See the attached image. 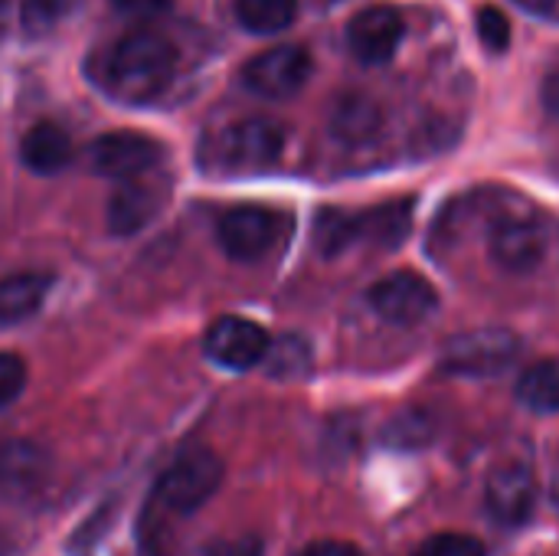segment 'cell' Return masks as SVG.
<instances>
[{
    "mask_svg": "<svg viewBox=\"0 0 559 556\" xmlns=\"http://www.w3.org/2000/svg\"><path fill=\"white\" fill-rule=\"evenodd\" d=\"M3 3H7V0H0V7H3Z\"/></svg>",
    "mask_w": 559,
    "mask_h": 556,
    "instance_id": "32",
    "label": "cell"
},
{
    "mask_svg": "<svg viewBox=\"0 0 559 556\" xmlns=\"http://www.w3.org/2000/svg\"><path fill=\"white\" fill-rule=\"evenodd\" d=\"M311 52L305 46L285 43V46H272L265 52H259L255 59H249L242 82L259 95V98H292L298 95L308 79H311Z\"/></svg>",
    "mask_w": 559,
    "mask_h": 556,
    "instance_id": "6",
    "label": "cell"
},
{
    "mask_svg": "<svg viewBox=\"0 0 559 556\" xmlns=\"http://www.w3.org/2000/svg\"><path fill=\"white\" fill-rule=\"evenodd\" d=\"M524 10L544 16V20H559V0H518Z\"/></svg>",
    "mask_w": 559,
    "mask_h": 556,
    "instance_id": "31",
    "label": "cell"
},
{
    "mask_svg": "<svg viewBox=\"0 0 559 556\" xmlns=\"http://www.w3.org/2000/svg\"><path fill=\"white\" fill-rule=\"evenodd\" d=\"M370 308L383 321L409 328V324L426 321L439 308V292H436V285L426 275H419L413 269H403V272L383 275L370 288Z\"/></svg>",
    "mask_w": 559,
    "mask_h": 556,
    "instance_id": "7",
    "label": "cell"
},
{
    "mask_svg": "<svg viewBox=\"0 0 559 556\" xmlns=\"http://www.w3.org/2000/svg\"><path fill=\"white\" fill-rule=\"evenodd\" d=\"M485 505L495 521L518 528L537 508V478L524 462H504L491 472L485 485Z\"/></svg>",
    "mask_w": 559,
    "mask_h": 556,
    "instance_id": "11",
    "label": "cell"
},
{
    "mask_svg": "<svg viewBox=\"0 0 559 556\" xmlns=\"http://www.w3.org/2000/svg\"><path fill=\"white\" fill-rule=\"evenodd\" d=\"M314 242L324 256H337L347 246L360 242V213H341V210H324L314 226Z\"/></svg>",
    "mask_w": 559,
    "mask_h": 556,
    "instance_id": "20",
    "label": "cell"
},
{
    "mask_svg": "<svg viewBox=\"0 0 559 556\" xmlns=\"http://www.w3.org/2000/svg\"><path fill=\"white\" fill-rule=\"evenodd\" d=\"M295 16H298V0H236V20L259 36L288 29Z\"/></svg>",
    "mask_w": 559,
    "mask_h": 556,
    "instance_id": "18",
    "label": "cell"
},
{
    "mask_svg": "<svg viewBox=\"0 0 559 556\" xmlns=\"http://www.w3.org/2000/svg\"><path fill=\"white\" fill-rule=\"evenodd\" d=\"M383 439H386V446H393L400 452H419L423 446H429L436 439V419L429 413L406 410L396 419H390Z\"/></svg>",
    "mask_w": 559,
    "mask_h": 556,
    "instance_id": "21",
    "label": "cell"
},
{
    "mask_svg": "<svg viewBox=\"0 0 559 556\" xmlns=\"http://www.w3.org/2000/svg\"><path fill=\"white\" fill-rule=\"evenodd\" d=\"M269 347V334L249 318L226 315L206 331V357L226 370H252L265 360Z\"/></svg>",
    "mask_w": 559,
    "mask_h": 556,
    "instance_id": "10",
    "label": "cell"
},
{
    "mask_svg": "<svg viewBox=\"0 0 559 556\" xmlns=\"http://www.w3.org/2000/svg\"><path fill=\"white\" fill-rule=\"evenodd\" d=\"M518 400L531 413H559V357H544L521 374Z\"/></svg>",
    "mask_w": 559,
    "mask_h": 556,
    "instance_id": "17",
    "label": "cell"
},
{
    "mask_svg": "<svg viewBox=\"0 0 559 556\" xmlns=\"http://www.w3.org/2000/svg\"><path fill=\"white\" fill-rule=\"evenodd\" d=\"M52 279L46 272H16L0 279V321L13 324L39 311Z\"/></svg>",
    "mask_w": 559,
    "mask_h": 556,
    "instance_id": "15",
    "label": "cell"
},
{
    "mask_svg": "<svg viewBox=\"0 0 559 556\" xmlns=\"http://www.w3.org/2000/svg\"><path fill=\"white\" fill-rule=\"evenodd\" d=\"M416 556H488L485 544L472 534H455V531H445V534H436L429 537Z\"/></svg>",
    "mask_w": 559,
    "mask_h": 556,
    "instance_id": "23",
    "label": "cell"
},
{
    "mask_svg": "<svg viewBox=\"0 0 559 556\" xmlns=\"http://www.w3.org/2000/svg\"><path fill=\"white\" fill-rule=\"evenodd\" d=\"M298 556H364L354 544H344V541H318V544H308Z\"/></svg>",
    "mask_w": 559,
    "mask_h": 556,
    "instance_id": "29",
    "label": "cell"
},
{
    "mask_svg": "<svg viewBox=\"0 0 559 556\" xmlns=\"http://www.w3.org/2000/svg\"><path fill=\"white\" fill-rule=\"evenodd\" d=\"M26 383V364L16 354H0V410L10 406Z\"/></svg>",
    "mask_w": 559,
    "mask_h": 556,
    "instance_id": "26",
    "label": "cell"
},
{
    "mask_svg": "<svg viewBox=\"0 0 559 556\" xmlns=\"http://www.w3.org/2000/svg\"><path fill=\"white\" fill-rule=\"evenodd\" d=\"M331 128L341 141H367L380 128V108L364 95H347L337 102Z\"/></svg>",
    "mask_w": 559,
    "mask_h": 556,
    "instance_id": "19",
    "label": "cell"
},
{
    "mask_svg": "<svg viewBox=\"0 0 559 556\" xmlns=\"http://www.w3.org/2000/svg\"><path fill=\"white\" fill-rule=\"evenodd\" d=\"M285 131L272 118H246L216 131L203 144V167L216 174H255L282 157Z\"/></svg>",
    "mask_w": 559,
    "mask_h": 556,
    "instance_id": "2",
    "label": "cell"
},
{
    "mask_svg": "<svg viewBox=\"0 0 559 556\" xmlns=\"http://www.w3.org/2000/svg\"><path fill=\"white\" fill-rule=\"evenodd\" d=\"M282 233H285V216L259 203H242L226 210L216 226L223 252L236 262L265 259L278 246Z\"/></svg>",
    "mask_w": 559,
    "mask_h": 556,
    "instance_id": "5",
    "label": "cell"
},
{
    "mask_svg": "<svg viewBox=\"0 0 559 556\" xmlns=\"http://www.w3.org/2000/svg\"><path fill=\"white\" fill-rule=\"evenodd\" d=\"M475 26H478V36H481L485 49L504 52L511 46V20L498 7H481L475 13Z\"/></svg>",
    "mask_w": 559,
    "mask_h": 556,
    "instance_id": "24",
    "label": "cell"
},
{
    "mask_svg": "<svg viewBox=\"0 0 559 556\" xmlns=\"http://www.w3.org/2000/svg\"><path fill=\"white\" fill-rule=\"evenodd\" d=\"M219 485H223L219 456L210 449H190L164 472L157 485V501L174 514H193L216 495Z\"/></svg>",
    "mask_w": 559,
    "mask_h": 556,
    "instance_id": "4",
    "label": "cell"
},
{
    "mask_svg": "<svg viewBox=\"0 0 559 556\" xmlns=\"http://www.w3.org/2000/svg\"><path fill=\"white\" fill-rule=\"evenodd\" d=\"M547 256V236L534 220H521V216H508L498 220L491 229V259L514 272V275H527L534 272Z\"/></svg>",
    "mask_w": 559,
    "mask_h": 556,
    "instance_id": "13",
    "label": "cell"
},
{
    "mask_svg": "<svg viewBox=\"0 0 559 556\" xmlns=\"http://www.w3.org/2000/svg\"><path fill=\"white\" fill-rule=\"evenodd\" d=\"M20 157L33 174L49 177V174H59L72 161V141L66 128H59L56 121H39L23 134Z\"/></svg>",
    "mask_w": 559,
    "mask_h": 556,
    "instance_id": "14",
    "label": "cell"
},
{
    "mask_svg": "<svg viewBox=\"0 0 559 556\" xmlns=\"http://www.w3.org/2000/svg\"><path fill=\"white\" fill-rule=\"evenodd\" d=\"M406 33V23L400 16L396 7H367L360 10L350 23H347V46L350 52L367 62V66H380L390 62L393 52L400 49Z\"/></svg>",
    "mask_w": 559,
    "mask_h": 556,
    "instance_id": "12",
    "label": "cell"
},
{
    "mask_svg": "<svg viewBox=\"0 0 559 556\" xmlns=\"http://www.w3.org/2000/svg\"><path fill=\"white\" fill-rule=\"evenodd\" d=\"M118 13L131 16V20H151L157 13H164L170 7V0H111Z\"/></svg>",
    "mask_w": 559,
    "mask_h": 556,
    "instance_id": "27",
    "label": "cell"
},
{
    "mask_svg": "<svg viewBox=\"0 0 559 556\" xmlns=\"http://www.w3.org/2000/svg\"><path fill=\"white\" fill-rule=\"evenodd\" d=\"M79 0H23L20 3V26L26 36H49L75 7Z\"/></svg>",
    "mask_w": 559,
    "mask_h": 556,
    "instance_id": "22",
    "label": "cell"
},
{
    "mask_svg": "<svg viewBox=\"0 0 559 556\" xmlns=\"http://www.w3.org/2000/svg\"><path fill=\"white\" fill-rule=\"evenodd\" d=\"M540 98H544V108H547L550 115H557L559 118V69H554V72L544 79Z\"/></svg>",
    "mask_w": 559,
    "mask_h": 556,
    "instance_id": "30",
    "label": "cell"
},
{
    "mask_svg": "<svg viewBox=\"0 0 559 556\" xmlns=\"http://www.w3.org/2000/svg\"><path fill=\"white\" fill-rule=\"evenodd\" d=\"M177 72V52L174 46L147 29H134L121 36L98 66V85L124 102V105H144L154 102Z\"/></svg>",
    "mask_w": 559,
    "mask_h": 556,
    "instance_id": "1",
    "label": "cell"
},
{
    "mask_svg": "<svg viewBox=\"0 0 559 556\" xmlns=\"http://www.w3.org/2000/svg\"><path fill=\"white\" fill-rule=\"evenodd\" d=\"M210 556H262V544L255 537H236V541L216 544Z\"/></svg>",
    "mask_w": 559,
    "mask_h": 556,
    "instance_id": "28",
    "label": "cell"
},
{
    "mask_svg": "<svg viewBox=\"0 0 559 556\" xmlns=\"http://www.w3.org/2000/svg\"><path fill=\"white\" fill-rule=\"evenodd\" d=\"M413 226V200H393L377 210L360 213V239H370L380 249H396Z\"/></svg>",
    "mask_w": 559,
    "mask_h": 556,
    "instance_id": "16",
    "label": "cell"
},
{
    "mask_svg": "<svg viewBox=\"0 0 559 556\" xmlns=\"http://www.w3.org/2000/svg\"><path fill=\"white\" fill-rule=\"evenodd\" d=\"M265 357H272V374H282V377L305 374V367H308V344L298 341V338H285L282 344H272Z\"/></svg>",
    "mask_w": 559,
    "mask_h": 556,
    "instance_id": "25",
    "label": "cell"
},
{
    "mask_svg": "<svg viewBox=\"0 0 559 556\" xmlns=\"http://www.w3.org/2000/svg\"><path fill=\"white\" fill-rule=\"evenodd\" d=\"M521 354V338L511 328H475L459 338H452L442 351V370L455 377H501Z\"/></svg>",
    "mask_w": 559,
    "mask_h": 556,
    "instance_id": "3",
    "label": "cell"
},
{
    "mask_svg": "<svg viewBox=\"0 0 559 556\" xmlns=\"http://www.w3.org/2000/svg\"><path fill=\"white\" fill-rule=\"evenodd\" d=\"M160 157H164V147L141 131H111V134L95 138L88 147V167L121 184L154 174Z\"/></svg>",
    "mask_w": 559,
    "mask_h": 556,
    "instance_id": "8",
    "label": "cell"
},
{
    "mask_svg": "<svg viewBox=\"0 0 559 556\" xmlns=\"http://www.w3.org/2000/svg\"><path fill=\"white\" fill-rule=\"evenodd\" d=\"M167 197H170V184L157 174L124 180L108 200V229L115 236L141 233L147 223L160 216V210L167 206Z\"/></svg>",
    "mask_w": 559,
    "mask_h": 556,
    "instance_id": "9",
    "label": "cell"
}]
</instances>
